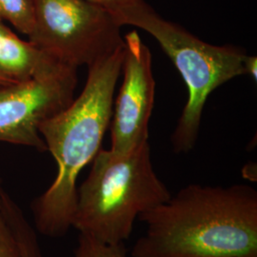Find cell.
<instances>
[{
    "instance_id": "1",
    "label": "cell",
    "mask_w": 257,
    "mask_h": 257,
    "mask_svg": "<svg viewBox=\"0 0 257 257\" xmlns=\"http://www.w3.org/2000/svg\"><path fill=\"white\" fill-rule=\"evenodd\" d=\"M132 257H257V191L190 184L141 213Z\"/></svg>"
},
{
    "instance_id": "2",
    "label": "cell",
    "mask_w": 257,
    "mask_h": 257,
    "mask_svg": "<svg viewBox=\"0 0 257 257\" xmlns=\"http://www.w3.org/2000/svg\"><path fill=\"white\" fill-rule=\"evenodd\" d=\"M124 46L88 67L82 92L64 110L45 120L39 133L55 158V180L32 202L35 229L40 234L62 237L72 227L76 202V181L101 149L110 127Z\"/></svg>"
},
{
    "instance_id": "3",
    "label": "cell",
    "mask_w": 257,
    "mask_h": 257,
    "mask_svg": "<svg viewBox=\"0 0 257 257\" xmlns=\"http://www.w3.org/2000/svg\"><path fill=\"white\" fill-rule=\"evenodd\" d=\"M171 196L155 172L149 141L124 155L100 149L77 188L72 227L102 243L121 244L141 213Z\"/></svg>"
},
{
    "instance_id": "4",
    "label": "cell",
    "mask_w": 257,
    "mask_h": 257,
    "mask_svg": "<svg viewBox=\"0 0 257 257\" xmlns=\"http://www.w3.org/2000/svg\"><path fill=\"white\" fill-rule=\"evenodd\" d=\"M120 26L130 25L150 34L181 74L188 100L171 141L176 154L193 150L199 135L203 110L211 92L245 74L247 52L234 45L205 42L185 28L162 18L145 0H135L108 9Z\"/></svg>"
},
{
    "instance_id": "5",
    "label": "cell",
    "mask_w": 257,
    "mask_h": 257,
    "mask_svg": "<svg viewBox=\"0 0 257 257\" xmlns=\"http://www.w3.org/2000/svg\"><path fill=\"white\" fill-rule=\"evenodd\" d=\"M29 41L66 65L91 66L124 45L121 27L106 8L88 0H34Z\"/></svg>"
},
{
    "instance_id": "6",
    "label": "cell",
    "mask_w": 257,
    "mask_h": 257,
    "mask_svg": "<svg viewBox=\"0 0 257 257\" xmlns=\"http://www.w3.org/2000/svg\"><path fill=\"white\" fill-rule=\"evenodd\" d=\"M77 69L0 88V142L46 152L39 126L74 100Z\"/></svg>"
},
{
    "instance_id": "7",
    "label": "cell",
    "mask_w": 257,
    "mask_h": 257,
    "mask_svg": "<svg viewBox=\"0 0 257 257\" xmlns=\"http://www.w3.org/2000/svg\"><path fill=\"white\" fill-rule=\"evenodd\" d=\"M124 74L110 119V149L128 154L149 141V123L155 106L156 80L152 54L136 30L124 37Z\"/></svg>"
},
{
    "instance_id": "8",
    "label": "cell",
    "mask_w": 257,
    "mask_h": 257,
    "mask_svg": "<svg viewBox=\"0 0 257 257\" xmlns=\"http://www.w3.org/2000/svg\"><path fill=\"white\" fill-rule=\"evenodd\" d=\"M30 41L19 38L4 24L0 27V73L16 82L49 77L71 69ZM76 69V68H75Z\"/></svg>"
},
{
    "instance_id": "9",
    "label": "cell",
    "mask_w": 257,
    "mask_h": 257,
    "mask_svg": "<svg viewBox=\"0 0 257 257\" xmlns=\"http://www.w3.org/2000/svg\"><path fill=\"white\" fill-rule=\"evenodd\" d=\"M8 212L17 232L22 257H43L37 230L29 223L25 213L15 200L8 204Z\"/></svg>"
},
{
    "instance_id": "10",
    "label": "cell",
    "mask_w": 257,
    "mask_h": 257,
    "mask_svg": "<svg viewBox=\"0 0 257 257\" xmlns=\"http://www.w3.org/2000/svg\"><path fill=\"white\" fill-rule=\"evenodd\" d=\"M0 19L29 36L35 24L34 0H0Z\"/></svg>"
},
{
    "instance_id": "11",
    "label": "cell",
    "mask_w": 257,
    "mask_h": 257,
    "mask_svg": "<svg viewBox=\"0 0 257 257\" xmlns=\"http://www.w3.org/2000/svg\"><path fill=\"white\" fill-rule=\"evenodd\" d=\"M7 195L0 175V257H22L17 232L7 210Z\"/></svg>"
},
{
    "instance_id": "12",
    "label": "cell",
    "mask_w": 257,
    "mask_h": 257,
    "mask_svg": "<svg viewBox=\"0 0 257 257\" xmlns=\"http://www.w3.org/2000/svg\"><path fill=\"white\" fill-rule=\"evenodd\" d=\"M74 257H127L124 243L110 245L79 233Z\"/></svg>"
},
{
    "instance_id": "13",
    "label": "cell",
    "mask_w": 257,
    "mask_h": 257,
    "mask_svg": "<svg viewBox=\"0 0 257 257\" xmlns=\"http://www.w3.org/2000/svg\"><path fill=\"white\" fill-rule=\"evenodd\" d=\"M244 72H245V74H248L254 81H256V56H251V55H247V56H246L245 61H244Z\"/></svg>"
},
{
    "instance_id": "14",
    "label": "cell",
    "mask_w": 257,
    "mask_h": 257,
    "mask_svg": "<svg viewBox=\"0 0 257 257\" xmlns=\"http://www.w3.org/2000/svg\"><path fill=\"white\" fill-rule=\"evenodd\" d=\"M88 1L95 3L97 5H100L102 7L108 10L112 8V7L127 4L128 2H132V1H135V0H88Z\"/></svg>"
},
{
    "instance_id": "15",
    "label": "cell",
    "mask_w": 257,
    "mask_h": 257,
    "mask_svg": "<svg viewBox=\"0 0 257 257\" xmlns=\"http://www.w3.org/2000/svg\"><path fill=\"white\" fill-rule=\"evenodd\" d=\"M16 81H14V80H12L11 78L9 77H7V76H5L4 74H1L0 73V88H2V87H6V86H10V85H12V84H15Z\"/></svg>"
},
{
    "instance_id": "16",
    "label": "cell",
    "mask_w": 257,
    "mask_h": 257,
    "mask_svg": "<svg viewBox=\"0 0 257 257\" xmlns=\"http://www.w3.org/2000/svg\"><path fill=\"white\" fill-rule=\"evenodd\" d=\"M2 24H3V23H2V20L0 19V27H1V25H2Z\"/></svg>"
}]
</instances>
